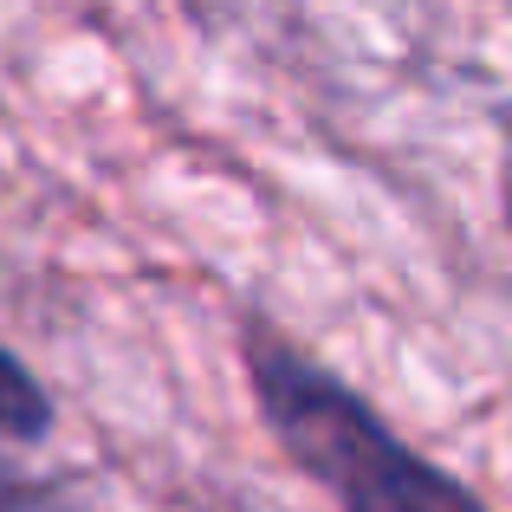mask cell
<instances>
[{
	"label": "cell",
	"mask_w": 512,
	"mask_h": 512,
	"mask_svg": "<svg viewBox=\"0 0 512 512\" xmlns=\"http://www.w3.org/2000/svg\"><path fill=\"white\" fill-rule=\"evenodd\" d=\"M247 383L273 441L299 474H312L338 512H487L448 467L396 435L350 383L305 357L299 344L253 325L240 338Z\"/></svg>",
	"instance_id": "6da1fadb"
},
{
	"label": "cell",
	"mask_w": 512,
	"mask_h": 512,
	"mask_svg": "<svg viewBox=\"0 0 512 512\" xmlns=\"http://www.w3.org/2000/svg\"><path fill=\"white\" fill-rule=\"evenodd\" d=\"M52 435V396L39 389V376L0 344V441L13 448H33Z\"/></svg>",
	"instance_id": "7a4b0ae2"
},
{
	"label": "cell",
	"mask_w": 512,
	"mask_h": 512,
	"mask_svg": "<svg viewBox=\"0 0 512 512\" xmlns=\"http://www.w3.org/2000/svg\"><path fill=\"white\" fill-rule=\"evenodd\" d=\"M0 512H85V506L52 480H33L26 467L0 461Z\"/></svg>",
	"instance_id": "3957f363"
},
{
	"label": "cell",
	"mask_w": 512,
	"mask_h": 512,
	"mask_svg": "<svg viewBox=\"0 0 512 512\" xmlns=\"http://www.w3.org/2000/svg\"><path fill=\"white\" fill-rule=\"evenodd\" d=\"M500 208H506V234H512V169H506V188H500Z\"/></svg>",
	"instance_id": "277c9868"
}]
</instances>
